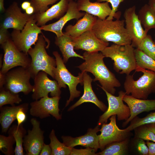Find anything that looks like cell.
Segmentation results:
<instances>
[{
  "mask_svg": "<svg viewBox=\"0 0 155 155\" xmlns=\"http://www.w3.org/2000/svg\"><path fill=\"white\" fill-rule=\"evenodd\" d=\"M53 55L55 57L56 66L54 72V79L57 82L61 88H66L67 85L69 87L70 96L66 102L65 107L74 98L79 97L81 92L77 90L76 87L79 84L83 85L84 72L79 73L77 76L72 75L65 66L62 58L57 51H53Z\"/></svg>",
  "mask_w": 155,
  "mask_h": 155,
  "instance_id": "6",
  "label": "cell"
},
{
  "mask_svg": "<svg viewBox=\"0 0 155 155\" xmlns=\"http://www.w3.org/2000/svg\"><path fill=\"white\" fill-rule=\"evenodd\" d=\"M8 29L0 28V44L2 45L10 38Z\"/></svg>",
  "mask_w": 155,
  "mask_h": 155,
  "instance_id": "41",
  "label": "cell"
},
{
  "mask_svg": "<svg viewBox=\"0 0 155 155\" xmlns=\"http://www.w3.org/2000/svg\"><path fill=\"white\" fill-rule=\"evenodd\" d=\"M115 115L111 116L109 118L110 122L104 123L99 131L100 133L98 135L99 148L103 150L108 144L114 142H120L129 138L130 131L125 129H121L117 125Z\"/></svg>",
  "mask_w": 155,
  "mask_h": 155,
  "instance_id": "11",
  "label": "cell"
},
{
  "mask_svg": "<svg viewBox=\"0 0 155 155\" xmlns=\"http://www.w3.org/2000/svg\"><path fill=\"white\" fill-rule=\"evenodd\" d=\"M22 101L18 94H13L4 87L0 88V108L8 104L14 106L15 104H18Z\"/></svg>",
  "mask_w": 155,
  "mask_h": 155,
  "instance_id": "32",
  "label": "cell"
},
{
  "mask_svg": "<svg viewBox=\"0 0 155 155\" xmlns=\"http://www.w3.org/2000/svg\"><path fill=\"white\" fill-rule=\"evenodd\" d=\"M50 143L49 144L52 150L51 155H70L72 148L66 146L61 142L55 135V130L53 129L49 135Z\"/></svg>",
  "mask_w": 155,
  "mask_h": 155,
  "instance_id": "30",
  "label": "cell"
},
{
  "mask_svg": "<svg viewBox=\"0 0 155 155\" xmlns=\"http://www.w3.org/2000/svg\"><path fill=\"white\" fill-rule=\"evenodd\" d=\"M83 56L85 61L77 67L82 72H88L92 73L95 77L93 81H98L101 85L98 86L114 95L115 88L120 87L121 84L105 64L103 59L105 57L101 52L86 51Z\"/></svg>",
  "mask_w": 155,
  "mask_h": 155,
  "instance_id": "1",
  "label": "cell"
},
{
  "mask_svg": "<svg viewBox=\"0 0 155 155\" xmlns=\"http://www.w3.org/2000/svg\"><path fill=\"white\" fill-rule=\"evenodd\" d=\"M139 18L145 30L147 32L155 29V12L148 4H145L139 11Z\"/></svg>",
  "mask_w": 155,
  "mask_h": 155,
  "instance_id": "28",
  "label": "cell"
},
{
  "mask_svg": "<svg viewBox=\"0 0 155 155\" xmlns=\"http://www.w3.org/2000/svg\"><path fill=\"white\" fill-rule=\"evenodd\" d=\"M130 122L129 125L125 128L126 130L128 131H131L136 127L142 125L155 123V112L151 113L142 118L137 116Z\"/></svg>",
  "mask_w": 155,
  "mask_h": 155,
  "instance_id": "36",
  "label": "cell"
},
{
  "mask_svg": "<svg viewBox=\"0 0 155 155\" xmlns=\"http://www.w3.org/2000/svg\"><path fill=\"white\" fill-rule=\"evenodd\" d=\"M58 0H30L31 5L34 9V13H43L49 8V5L55 3Z\"/></svg>",
  "mask_w": 155,
  "mask_h": 155,
  "instance_id": "37",
  "label": "cell"
},
{
  "mask_svg": "<svg viewBox=\"0 0 155 155\" xmlns=\"http://www.w3.org/2000/svg\"><path fill=\"white\" fill-rule=\"evenodd\" d=\"M4 6V0H0V11L1 13H4L5 11Z\"/></svg>",
  "mask_w": 155,
  "mask_h": 155,
  "instance_id": "46",
  "label": "cell"
},
{
  "mask_svg": "<svg viewBox=\"0 0 155 155\" xmlns=\"http://www.w3.org/2000/svg\"><path fill=\"white\" fill-rule=\"evenodd\" d=\"M16 143L13 137L11 135L7 136L0 135V150L5 155L15 154L13 145Z\"/></svg>",
  "mask_w": 155,
  "mask_h": 155,
  "instance_id": "35",
  "label": "cell"
},
{
  "mask_svg": "<svg viewBox=\"0 0 155 155\" xmlns=\"http://www.w3.org/2000/svg\"><path fill=\"white\" fill-rule=\"evenodd\" d=\"M99 126L97 125L94 129L90 128L85 135L75 137L62 136L63 143L71 148L78 145L86 148L94 149L96 151L99 148V140L97 133L99 131Z\"/></svg>",
  "mask_w": 155,
  "mask_h": 155,
  "instance_id": "19",
  "label": "cell"
},
{
  "mask_svg": "<svg viewBox=\"0 0 155 155\" xmlns=\"http://www.w3.org/2000/svg\"><path fill=\"white\" fill-rule=\"evenodd\" d=\"M148 4L152 7L155 12V0H149Z\"/></svg>",
  "mask_w": 155,
  "mask_h": 155,
  "instance_id": "47",
  "label": "cell"
},
{
  "mask_svg": "<svg viewBox=\"0 0 155 155\" xmlns=\"http://www.w3.org/2000/svg\"><path fill=\"white\" fill-rule=\"evenodd\" d=\"M154 36H155V34H154ZM155 42V40H154V41Z\"/></svg>",
  "mask_w": 155,
  "mask_h": 155,
  "instance_id": "50",
  "label": "cell"
},
{
  "mask_svg": "<svg viewBox=\"0 0 155 155\" xmlns=\"http://www.w3.org/2000/svg\"><path fill=\"white\" fill-rule=\"evenodd\" d=\"M96 151L91 148H86L84 149H76L72 148L71 155H97Z\"/></svg>",
  "mask_w": 155,
  "mask_h": 155,
  "instance_id": "39",
  "label": "cell"
},
{
  "mask_svg": "<svg viewBox=\"0 0 155 155\" xmlns=\"http://www.w3.org/2000/svg\"><path fill=\"white\" fill-rule=\"evenodd\" d=\"M137 48L155 60V42L150 35L147 34L141 41Z\"/></svg>",
  "mask_w": 155,
  "mask_h": 155,
  "instance_id": "33",
  "label": "cell"
},
{
  "mask_svg": "<svg viewBox=\"0 0 155 155\" xmlns=\"http://www.w3.org/2000/svg\"><path fill=\"white\" fill-rule=\"evenodd\" d=\"M34 85L32 95L33 100H37L48 96L49 93L52 97H60L61 91L57 82L50 79L47 74L40 71L34 79Z\"/></svg>",
  "mask_w": 155,
  "mask_h": 155,
  "instance_id": "14",
  "label": "cell"
},
{
  "mask_svg": "<svg viewBox=\"0 0 155 155\" xmlns=\"http://www.w3.org/2000/svg\"><path fill=\"white\" fill-rule=\"evenodd\" d=\"M85 13L81 12L78 8L77 3L74 1H69L68 9L66 13L57 21L40 27L42 30L49 31L55 33L57 37L64 34L62 29L69 21L73 19L79 20L82 17Z\"/></svg>",
  "mask_w": 155,
  "mask_h": 155,
  "instance_id": "17",
  "label": "cell"
},
{
  "mask_svg": "<svg viewBox=\"0 0 155 155\" xmlns=\"http://www.w3.org/2000/svg\"><path fill=\"white\" fill-rule=\"evenodd\" d=\"M76 3L80 11H85L102 20L106 19L111 12L112 8L107 2H92L90 0H78Z\"/></svg>",
  "mask_w": 155,
  "mask_h": 155,
  "instance_id": "22",
  "label": "cell"
},
{
  "mask_svg": "<svg viewBox=\"0 0 155 155\" xmlns=\"http://www.w3.org/2000/svg\"><path fill=\"white\" fill-rule=\"evenodd\" d=\"M146 124L155 133V123H151Z\"/></svg>",
  "mask_w": 155,
  "mask_h": 155,
  "instance_id": "48",
  "label": "cell"
},
{
  "mask_svg": "<svg viewBox=\"0 0 155 155\" xmlns=\"http://www.w3.org/2000/svg\"><path fill=\"white\" fill-rule=\"evenodd\" d=\"M24 103L18 106H3L0 108V123L2 133H6L13 122L16 120L17 113Z\"/></svg>",
  "mask_w": 155,
  "mask_h": 155,
  "instance_id": "26",
  "label": "cell"
},
{
  "mask_svg": "<svg viewBox=\"0 0 155 155\" xmlns=\"http://www.w3.org/2000/svg\"><path fill=\"white\" fill-rule=\"evenodd\" d=\"M136 148L137 151L143 155H148V148L144 140L141 139H136Z\"/></svg>",
  "mask_w": 155,
  "mask_h": 155,
  "instance_id": "40",
  "label": "cell"
},
{
  "mask_svg": "<svg viewBox=\"0 0 155 155\" xmlns=\"http://www.w3.org/2000/svg\"><path fill=\"white\" fill-rule=\"evenodd\" d=\"M1 45L4 55L0 73L5 74L17 66L28 68L31 63V59L28 54L20 51L17 48L11 38Z\"/></svg>",
  "mask_w": 155,
  "mask_h": 155,
  "instance_id": "9",
  "label": "cell"
},
{
  "mask_svg": "<svg viewBox=\"0 0 155 155\" xmlns=\"http://www.w3.org/2000/svg\"><path fill=\"white\" fill-rule=\"evenodd\" d=\"M30 122L32 128L28 130L24 136L23 146L26 155H38L44 144V131L40 128V122L36 119L32 118Z\"/></svg>",
  "mask_w": 155,
  "mask_h": 155,
  "instance_id": "15",
  "label": "cell"
},
{
  "mask_svg": "<svg viewBox=\"0 0 155 155\" xmlns=\"http://www.w3.org/2000/svg\"><path fill=\"white\" fill-rule=\"evenodd\" d=\"M74 0L75 1V0H68V1H74Z\"/></svg>",
  "mask_w": 155,
  "mask_h": 155,
  "instance_id": "49",
  "label": "cell"
},
{
  "mask_svg": "<svg viewBox=\"0 0 155 155\" xmlns=\"http://www.w3.org/2000/svg\"><path fill=\"white\" fill-rule=\"evenodd\" d=\"M136 9L135 5L127 9L123 16L125 27L131 39V44L134 47L137 48L148 32L143 28L136 13Z\"/></svg>",
  "mask_w": 155,
  "mask_h": 155,
  "instance_id": "13",
  "label": "cell"
},
{
  "mask_svg": "<svg viewBox=\"0 0 155 155\" xmlns=\"http://www.w3.org/2000/svg\"><path fill=\"white\" fill-rule=\"evenodd\" d=\"M25 11V12L29 15H32L34 13V9L31 5L27 8Z\"/></svg>",
  "mask_w": 155,
  "mask_h": 155,
  "instance_id": "45",
  "label": "cell"
},
{
  "mask_svg": "<svg viewBox=\"0 0 155 155\" xmlns=\"http://www.w3.org/2000/svg\"><path fill=\"white\" fill-rule=\"evenodd\" d=\"M74 49H82L88 52H101L109 45L96 36L92 30L87 31L78 37L72 38Z\"/></svg>",
  "mask_w": 155,
  "mask_h": 155,
  "instance_id": "18",
  "label": "cell"
},
{
  "mask_svg": "<svg viewBox=\"0 0 155 155\" xmlns=\"http://www.w3.org/2000/svg\"><path fill=\"white\" fill-rule=\"evenodd\" d=\"M41 30L36 24L34 13L22 30L13 29L10 34L11 38L20 51L28 54L32 46L36 44Z\"/></svg>",
  "mask_w": 155,
  "mask_h": 155,
  "instance_id": "8",
  "label": "cell"
},
{
  "mask_svg": "<svg viewBox=\"0 0 155 155\" xmlns=\"http://www.w3.org/2000/svg\"><path fill=\"white\" fill-rule=\"evenodd\" d=\"M135 51L137 66L155 72V60L137 48L135 49Z\"/></svg>",
  "mask_w": 155,
  "mask_h": 155,
  "instance_id": "31",
  "label": "cell"
},
{
  "mask_svg": "<svg viewBox=\"0 0 155 155\" xmlns=\"http://www.w3.org/2000/svg\"><path fill=\"white\" fill-rule=\"evenodd\" d=\"M68 0H60L58 2L41 13H34L37 25L39 27L54 19H59L66 12L68 8Z\"/></svg>",
  "mask_w": 155,
  "mask_h": 155,
  "instance_id": "23",
  "label": "cell"
},
{
  "mask_svg": "<svg viewBox=\"0 0 155 155\" xmlns=\"http://www.w3.org/2000/svg\"><path fill=\"white\" fill-rule=\"evenodd\" d=\"M135 49L131 44L120 45L115 44L106 47L101 52L105 57L113 60V69L121 74H130L137 67Z\"/></svg>",
  "mask_w": 155,
  "mask_h": 155,
  "instance_id": "3",
  "label": "cell"
},
{
  "mask_svg": "<svg viewBox=\"0 0 155 155\" xmlns=\"http://www.w3.org/2000/svg\"><path fill=\"white\" fill-rule=\"evenodd\" d=\"M133 130L134 131L135 139H141L144 140L155 142V133L147 124L139 126Z\"/></svg>",
  "mask_w": 155,
  "mask_h": 155,
  "instance_id": "34",
  "label": "cell"
},
{
  "mask_svg": "<svg viewBox=\"0 0 155 155\" xmlns=\"http://www.w3.org/2000/svg\"><path fill=\"white\" fill-rule=\"evenodd\" d=\"M102 89L105 93L108 103L107 110L101 115L98 122V126L106 123L111 116L115 115L118 121L127 120L130 116L129 106L123 103V98L126 94L125 92L121 90L118 92V96H115L105 90Z\"/></svg>",
  "mask_w": 155,
  "mask_h": 155,
  "instance_id": "10",
  "label": "cell"
},
{
  "mask_svg": "<svg viewBox=\"0 0 155 155\" xmlns=\"http://www.w3.org/2000/svg\"><path fill=\"white\" fill-rule=\"evenodd\" d=\"M146 144L148 148V155H155V142L147 141Z\"/></svg>",
  "mask_w": 155,
  "mask_h": 155,
  "instance_id": "43",
  "label": "cell"
},
{
  "mask_svg": "<svg viewBox=\"0 0 155 155\" xmlns=\"http://www.w3.org/2000/svg\"><path fill=\"white\" fill-rule=\"evenodd\" d=\"M30 73L27 68L20 67L11 69L4 74L3 87L14 94L22 92L28 95L34 89L30 82Z\"/></svg>",
  "mask_w": 155,
  "mask_h": 155,
  "instance_id": "7",
  "label": "cell"
},
{
  "mask_svg": "<svg viewBox=\"0 0 155 155\" xmlns=\"http://www.w3.org/2000/svg\"><path fill=\"white\" fill-rule=\"evenodd\" d=\"M7 132L8 135H11L15 141L14 154L25 155L23 147V140L27 131L22 124L19 126L17 125H13L9 128Z\"/></svg>",
  "mask_w": 155,
  "mask_h": 155,
  "instance_id": "27",
  "label": "cell"
},
{
  "mask_svg": "<svg viewBox=\"0 0 155 155\" xmlns=\"http://www.w3.org/2000/svg\"><path fill=\"white\" fill-rule=\"evenodd\" d=\"M129 138L118 142L111 143L101 152L97 153L100 155H123L126 154L128 150Z\"/></svg>",
  "mask_w": 155,
  "mask_h": 155,
  "instance_id": "29",
  "label": "cell"
},
{
  "mask_svg": "<svg viewBox=\"0 0 155 155\" xmlns=\"http://www.w3.org/2000/svg\"><path fill=\"white\" fill-rule=\"evenodd\" d=\"M135 71L143 74L137 80L133 75H126L124 83L126 94L138 99H147L149 96L155 93V72L137 66Z\"/></svg>",
  "mask_w": 155,
  "mask_h": 155,
  "instance_id": "5",
  "label": "cell"
},
{
  "mask_svg": "<svg viewBox=\"0 0 155 155\" xmlns=\"http://www.w3.org/2000/svg\"><path fill=\"white\" fill-rule=\"evenodd\" d=\"M123 101L129 106L130 111V116L122 124L125 127L134 118L139 114L144 112H148L155 110V99H143L135 98L130 95L125 94Z\"/></svg>",
  "mask_w": 155,
  "mask_h": 155,
  "instance_id": "20",
  "label": "cell"
},
{
  "mask_svg": "<svg viewBox=\"0 0 155 155\" xmlns=\"http://www.w3.org/2000/svg\"><path fill=\"white\" fill-rule=\"evenodd\" d=\"M124 0H96V1L101 2L102 1L110 3L112 6V11L110 15L106 18L107 20H113L114 18L116 19H119L120 17V13L118 12V8L120 3Z\"/></svg>",
  "mask_w": 155,
  "mask_h": 155,
  "instance_id": "38",
  "label": "cell"
},
{
  "mask_svg": "<svg viewBox=\"0 0 155 155\" xmlns=\"http://www.w3.org/2000/svg\"><path fill=\"white\" fill-rule=\"evenodd\" d=\"M83 80L84 89L83 94L77 102L69 108L68 111H71L84 103L90 102L94 104L101 111H105L108 107L98 99L93 90L91 83L93 80L86 72H84Z\"/></svg>",
  "mask_w": 155,
  "mask_h": 155,
  "instance_id": "21",
  "label": "cell"
},
{
  "mask_svg": "<svg viewBox=\"0 0 155 155\" xmlns=\"http://www.w3.org/2000/svg\"><path fill=\"white\" fill-rule=\"evenodd\" d=\"M97 17L86 12L82 18L74 25L69 24L65 28L64 33L72 38L80 36L83 33L92 30Z\"/></svg>",
  "mask_w": 155,
  "mask_h": 155,
  "instance_id": "24",
  "label": "cell"
},
{
  "mask_svg": "<svg viewBox=\"0 0 155 155\" xmlns=\"http://www.w3.org/2000/svg\"><path fill=\"white\" fill-rule=\"evenodd\" d=\"M60 97H49L48 96L42 97L31 102L30 104V113L31 115L43 119L52 115L57 120L61 119L60 114L59 102Z\"/></svg>",
  "mask_w": 155,
  "mask_h": 155,
  "instance_id": "12",
  "label": "cell"
},
{
  "mask_svg": "<svg viewBox=\"0 0 155 155\" xmlns=\"http://www.w3.org/2000/svg\"><path fill=\"white\" fill-rule=\"evenodd\" d=\"M48 40L42 35L39 36L34 48L28 51V54L31 58V62L28 69L33 79L40 71H43L54 79V72L56 66L55 59L46 52V42Z\"/></svg>",
  "mask_w": 155,
  "mask_h": 155,
  "instance_id": "4",
  "label": "cell"
},
{
  "mask_svg": "<svg viewBox=\"0 0 155 155\" xmlns=\"http://www.w3.org/2000/svg\"><path fill=\"white\" fill-rule=\"evenodd\" d=\"M113 20L97 18L92 29L96 37L104 42L117 44H131V39L125 27L124 20Z\"/></svg>",
  "mask_w": 155,
  "mask_h": 155,
  "instance_id": "2",
  "label": "cell"
},
{
  "mask_svg": "<svg viewBox=\"0 0 155 155\" xmlns=\"http://www.w3.org/2000/svg\"><path fill=\"white\" fill-rule=\"evenodd\" d=\"M60 37H55V43L59 48L63 57L64 63H66L71 57H78L84 59V57L76 53L74 51L72 38L64 33Z\"/></svg>",
  "mask_w": 155,
  "mask_h": 155,
  "instance_id": "25",
  "label": "cell"
},
{
  "mask_svg": "<svg viewBox=\"0 0 155 155\" xmlns=\"http://www.w3.org/2000/svg\"><path fill=\"white\" fill-rule=\"evenodd\" d=\"M52 150L49 145L44 143L40 151V155H51Z\"/></svg>",
  "mask_w": 155,
  "mask_h": 155,
  "instance_id": "42",
  "label": "cell"
},
{
  "mask_svg": "<svg viewBox=\"0 0 155 155\" xmlns=\"http://www.w3.org/2000/svg\"><path fill=\"white\" fill-rule=\"evenodd\" d=\"M30 6H31V3L30 1H25L22 3L21 7L23 10H25Z\"/></svg>",
  "mask_w": 155,
  "mask_h": 155,
  "instance_id": "44",
  "label": "cell"
},
{
  "mask_svg": "<svg viewBox=\"0 0 155 155\" xmlns=\"http://www.w3.org/2000/svg\"><path fill=\"white\" fill-rule=\"evenodd\" d=\"M0 22V28L21 30L32 15L22 12L18 3L13 2L6 10Z\"/></svg>",
  "mask_w": 155,
  "mask_h": 155,
  "instance_id": "16",
  "label": "cell"
}]
</instances>
